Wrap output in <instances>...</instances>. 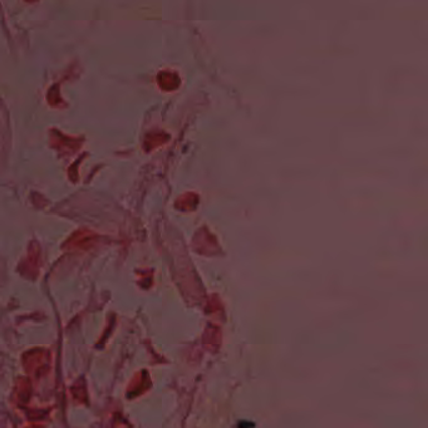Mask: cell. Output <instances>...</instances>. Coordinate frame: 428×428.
<instances>
[{
  "label": "cell",
  "mask_w": 428,
  "mask_h": 428,
  "mask_svg": "<svg viewBox=\"0 0 428 428\" xmlns=\"http://www.w3.org/2000/svg\"><path fill=\"white\" fill-rule=\"evenodd\" d=\"M168 138L167 135H165V133H150L148 136H146L145 138V147L146 150L150 151L153 150V148L158 147V146L161 145V143L166 142V140Z\"/></svg>",
  "instance_id": "277c9868"
},
{
  "label": "cell",
  "mask_w": 428,
  "mask_h": 428,
  "mask_svg": "<svg viewBox=\"0 0 428 428\" xmlns=\"http://www.w3.org/2000/svg\"><path fill=\"white\" fill-rule=\"evenodd\" d=\"M52 141H53L52 142L53 146H54L55 143H58L57 147L63 148V145H68L72 151L77 150V148L82 145V142H79L78 138L68 137V136H64L63 133H58L55 130H53L52 132Z\"/></svg>",
  "instance_id": "7a4b0ae2"
},
{
  "label": "cell",
  "mask_w": 428,
  "mask_h": 428,
  "mask_svg": "<svg viewBox=\"0 0 428 428\" xmlns=\"http://www.w3.org/2000/svg\"><path fill=\"white\" fill-rule=\"evenodd\" d=\"M198 197L195 193H186L182 197H180L176 202V207L182 211H190L197 206Z\"/></svg>",
  "instance_id": "3957f363"
},
{
  "label": "cell",
  "mask_w": 428,
  "mask_h": 428,
  "mask_svg": "<svg viewBox=\"0 0 428 428\" xmlns=\"http://www.w3.org/2000/svg\"><path fill=\"white\" fill-rule=\"evenodd\" d=\"M157 82L162 89L175 90L180 85V78L176 73L172 72H161L157 75Z\"/></svg>",
  "instance_id": "6da1fadb"
}]
</instances>
